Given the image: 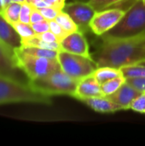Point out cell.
Instances as JSON below:
<instances>
[{"label": "cell", "instance_id": "8fae6325", "mask_svg": "<svg viewBox=\"0 0 145 146\" xmlns=\"http://www.w3.org/2000/svg\"><path fill=\"white\" fill-rule=\"evenodd\" d=\"M101 96H103L101 90V85L93 74H91L79 81L73 98L82 101L86 98Z\"/></svg>", "mask_w": 145, "mask_h": 146}, {"label": "cell", "instance_id": "7c38bea8", "mask_svg": "<svg viewBox=\"0 0 145 146\" xmlns=\"http://www.w3.org/2000/svg\"><path fill=\"white\" fill-rule=\"evenodd\" d=\"M20 71L21 70L16 63L15 56L0 44V75L24 82L21 79Z\"/></svg>", "mask_w": 145, "mask_h": 146}, {"label": "cell", "instance_id": "9c48e42d", "mask_svg": "<svg viewBox=\"0 0 145 146\" xmlns=\"http://www.w3.org/2000/svg\"><path fill=\"white\" fill-rule=\"evenodd\" d=\"M0 44L15 56V50L22 46L21 38L15 27L0 13Z\"/></svg>", "mask_w": 145, "mask_h": 146}, {"label": "cell", "instance_id": "5bb4252c", "mask_svg": "<svg viewBox=\"0 0 145 146\" xmlns=\"http://www.w3.org/2000/svg\"><path fill=\"white\" fill-rule=\"evenodd\" d=\"M91 110L98 113H114L122 110V108L116 103L110 100L108 97L101 96L82 100Z\"/></svg>", "mask_w": 145, "mask_h": 146}, {"label": "cell", "instance_id": "cb8c5ba5", "mask_svg": "<svg viewBox=\"0 0 145 146\" xmlns=\"http://www.w3.org/2000/svg\"><path fill=\"white\" fill-rule=\"evenodd\" d=\"M130 110L138 113L145 114V92H142L132 102Z\"/></svg>", "mask_w": 145, "mask_h": 146}, {"label": "cell", "instance_id": "2e32d148", "mask_svg": "<svg viewBox=\"0 0 145 146\" xmlns=\"http://www.w3.org/2000/svg\"><path fill=\"white\" fill-rule=\"evenodd\" d=\"M93 76L97 79V80L100 83V85L113 80L116 77L123 75L121 68H116L113 67H98L94 73Z\"/></svg>", "mask_w": 145, "mask_h": 146}, {"label": "cell", "instance_id": "74e56055", "mask_svg": "<svg viewBox=\"0 0 145 146\" xmlns=\"http://www.w3.org/2000/svg\"><path fill=\"white\" fill-rule=\"evenodd\" d=\"M138 64H141V65H144V66H145V61H144V62H140V63H138Z\"/></svg>", "mask_w": 145, "mask_h": 146}, {"label": "cell", "instance_id": "f546056e", "mask_svg": "<svg viewBox=\"0 0 145 146\" xmlns=\"http://www.w3.org/2000/svg\"><path fill=\"white\" fill-rule=\"evenodd\" d=\"M36 37H38V38H40V39H42V40H44L45 42H48V43L59 42L57 38H56V36L50 30L47 31V32H44V33H42L36 34Z\"/></svg>", "mask_w": 145, "mask_h": 146}, {"label": "cell", "instance_id": "f1b7e54d", "mask_svg": "<svg viewBox=\"0 0 145 146\" xmlns=\"http://www.w3.org/2000/svg\"><path fill=\"white\" fill-rule=\"evenodd\" d=\"M31 25L37 34L50 31V21H48L46 19H44L41 21L31 24Z\"/></svg>", "mask_w": 145, "mask_h": 146}, {"label": "cell", "instance_id": "484cf974", "mask_svg": "<svg viewBox=\"0 0 145 146\" xmlns=\"http://www.w3.org/2000/svg\"><path fill=\"white\" fill-rule=\"evenodd\" d=\"M50 30L56 36L59 42H61L68 34L64 31V29L56 21V20L50 21Z\"/></svg>", "mask_w": 145, "mask_h": 146}, {"label": "cell", "instance_id": "83f0119b", "mask_svg": "<svg viewBox=\"0 0 145 146\" xmlns=\"http://www.w3.org/2000/svg\"><path fill=\"white\" fill-rule=\"evenodd\" d=\"M132 87L139 91L140 92H145V77L144 78H129L126 80Z\"/></svg>", "mask_w": 145, "mask_h": 146}, {"label": "cell", "instance_id": "ffe728a7", "mask_svg": "<svg viewBox=\"0 0 145 146\" xmlns=\"http://www.w3.org/2000/svg\"><path fill=\"white\" fill-rule=\"evenodd\" d=\"M56 21L64 29V31L68 34L79 31L78 26L73 21V20L69 16V15H68L63 10L60 11V13L56 18Z\"/></svg>", "mask_w": 145, "mask_h": 146}, {"label": "cell", "instance_id": "4316f807", "mask_svg": "<svg viewBox=\"0 0 145 146\" xmlns=\"http://www.w3.org/2000/svg\"><path fill=\"white\" fill-rule=\"evenodd\" d=\"M40 11V13L43 15V16L44 17V19L48 20V21H52V20H56V16L58 15V14L60 13V9L49 6V7H45V8H42L38 9Z\"/></svg>", "mask_w": 145, "mask_h": 146}, {"label": "cell", "instance_id": "ba28073f", "mask_svg": "<svg viewBox=\"0 0 145 146\" xmlns=\"http://www.w3.org/2000/svg\"><path fill=\"white\" fill-rule=\"evenodd\" d=\"M126 11L119 9H108L96 12L92 18L90 27L97 35L102 36L112 29L124 16Z\"/></svg>", "mask_w": 145, "mask_h": 146}, {"label": "cell", "instance_id": "d6a6232c", "mask_svg": "<svg viewBox=\"0 0 145 146\" xmlns=\"http://www.w3.org/2000/svg\"><path fill=\"white\" fill-rule=\"evenodd\" d=\"M31 5H32L34 8H36V9H42V8H45V7H49V6H50L44 0H40V1L35 3H33V4H31Z\"/></svg>", "mask_w": 145, "mask_h": 146}, {"label": "cell", "instance_id": "d6986e66", "mask_svg": "<svg viewBox=\"0 0 145 146\" xmlns=\"http://www.w3.org/2000/svg\"><path fill=\"white\" fill-rule=\"evenodd\" d=\"M21 9V3L12 2L8 4L4 9L1 12L3 16L11 24L19 21L20 20V13Z\"/></svg>", "mask_w": 145, "mask_h": 146}, {"label": "cell", "instance_id": "6da1fadb", "mask_svg": "<svg viewBox=\"0 0 145 146\" xmlns=\"http://www.w3.org/2000/svg\"><path fill=\"white\" fill-rule=\"evenodd\" d=\"M98 67L121 68L145 61V36L103 39L94 58Z\"/></svg>", "mask_w": 145, "mask_h": 146}, {"label": "cell", "instance_id": "7402d4cb", "mask_svg": "<svg viewBox=\"0 0 145 146\" xmlns=\"http://www.w3.org/2000/svg\"><path fill=\"white\" fill-rule=\"evenodd\" d=\"M121 73L126 79L145 77V66L141 64L128 65L121 68Z\"/></svg>", "mask_w": 145, "mask_h": 146}, {"label": "cell", "instance_id": "603a6c76", "mask_svg": "<svg viewBox=\"0 0 145 146\" xmlns=\"http://www.w3.org/2000/svg\"><path fill=\"white\" fill-rule=\"evenodd\" d=\"M13 27H15V31L18 33V34L21 36V39H26V38H30L34 37L37 33L33 30L31 24H26L23 23L21 21H17L12 24Z\"/></svg>", "mask_w": 145, "mask_h": 146}, {"label": "cell", "instance_id": "277c9868", "mask_svg": "<svg viewBox=\"0 0 145 146\" xmlns=\"http://www.w3.org/2000/svg\"><path fill=\"white\" fill-rule=\"evenodd\" d=\"M79 81L67 74L61 68L44 78L28 81V83L39 92L50 97L54 95L73 97Z\"/></svg>", "mask_w": 145, "mask_h": 146}, {"label": "cell", "instance_id": "f35d334b", "mask_svg": "<svg viewBox=\"0 0 145 146\" xmlns=\"http://www.w3.org/2000/svg\"><path fill=\"white\" fill-rule=\"evenodd\" d=\"M143 1H144V3H145V0H143Z\"/></svg>", "mask_w": 145, "mask_h": 146}, {"label": "cell", "instance_id": "4fadbf2b", "mask_svg": "<svg viewBox=\"0 0 145 146\" xmlns=\"http://www.w3.org/2000/svg\"><path fill=\"white\" fill-rule=\"evenodd\" d=\"M142 92L132 87L126 81L113 94L108 96V98L113 102L119 104L122 110H130L132 102Z\"/></svg>", "mask_w": 145, "mask_h": 146}, {"label": "cell", "instance_id": "836d02e7", "mask_svg": "<svg viewBox=\"0 0 145 146\" xmlns=\"http://www.w3.org/2000/svg\"><path fill=\"white\" fill-rule=\"evenodd\" d=\"M10 3H12V2H10L9 0H0V13L4 9V8L8 5V4H9Z\"/></svg>", "mask_w": 145, "mask_h": 146}, {"label": "cell", "instance_id": "30bf717a", "mask_svg": "<svg viewBox=\"0 0 145 146\" xmlns=\"http://www.w3.org/2000/svg\"><path fill=\"white\" fill-rule=\"evenodd\" d=\"M60 44L62 50L86 57H91L88 42L84 36V33L80 31L69 33L60 42Z\"/></svg>", "mask_w": 145, "mask_h": 146}, {"label": "cell", "instance_id": "5b68a950", "mask_svg": "<svg viewBox=\"0 0 145 146\" xmlns=\"http://www.w3.org/2000/svg\"><path fill=\"white\" fill-rule=\"evenodd\" d=\"M15 60L20 69L26 75L28 81L46 77L53 72L61 69L57 59L38 57L15 50Z\"/></svg>", "mask_w": 145, "mask_h": 146}, {"label": "cell", "instance_id": "e0dca14e", "mask_svg": "<svg viewBox=\"0 0 145 146\" xmlns=\"http://www.w3.org/2000/svg\"><path fill=\"white\" fill-rule=\"evenodd\" d=\"M18 50L20 51L28 54V55L38 56V57H45V58H49V59H57V56H58V52H59L58 50L34 47V46H21Z\"/></svg>", "mask_w": 145, "mask_h": 146}, {"label": "cell", "instance_id": "e575fe53", "mask_svg": "<svg viewBox=\"0 0 145 146\" xmlns=\"http://www.w3.org/2000/svg\"><path fill=\"white\" fill-rule=\"evenodd\" d=\"M25 1H26V3H29V4H33V3H35L40 1V0H25Z\"/></svg>", "mask_w": 145, "mask_h": 146}, {"label": "cell", "instance_id": "8d00e7d4", "mask_svg": "<svg viewBox=\"0 0 145 146\" xmlns=\"http://www.w3.org/2000/svg\"><path fill=\"white\" fill-rule=\"evenodd\" d=\"M75 1H79V2H85V3H89L91 0H75Z\"/></svg>", "mask_w": 145, "mask_h": 146}, {"label": "cell", "instance_id": "1f68e13d", "mask_svg": "<svg viewBox=\"0 0 145 146\" xmlns=\"http://www.w3.org/2000/svg\"><path fill=\"white\" fill-rule=\"evenodd\" d=\"M51 7H54V8H56L60 10H62L64 5L66 4L65 3V1L66 0H44Z\"/></svg>", "mask_w": 145, "mask_h": 146}, {"label": "cell", "instance_id": "8992f818", "mask_svg": "<svg viewBox=\"0 0 145 146\" xmlns=\"http://www.w3.org/2000/svg\"><path fill=\"white\" fill-rule=\"evenodd\" d=\"M57 60L62 71L77 80L92 74L98 68L92 57H86L64 50L58 52Z\"/></svg>", "mask_w": 145, "mask_h": 146}, {"label": "cell", "instance_id": "9a60e30c", "mask_svg": "<svg viewBox=\"0 0 145 146\" xmlns=\"http://www.w3.org/2000/svg\"><path fill=\"white\" fill-rule=\"evenodd\" d=\"M137 0H91L89 3L97 11L108 9H119L126 11Z\"/></svg>", "mask_w": 145, "mask_h": 146}, {"label": "cell", "instance_id": "3957f363", "mask_svg": "<svg viewBox=\"0 0 145 146\" xmlns=\"http://www.w3.org/2000/svg\"><path fill=\"white\" fill-rule=\"evenodd\" d=\"M143 36H145V3L143 0H137L121 20L101 37L102 39H117Z\"/></svg>", "mask_w": 145, "mask_h": 146}, {"label": "cell", "instance_id": "d590c367", "mask_svg": "<svg viewBox=\"0 0 145 146\" xmlns=\"http://www.w3.org/2000/svg\"><path fill=\"white\" fill-rule=\"evenodd\" d=\"M12 2H15V3H26L25 0H12Z\"/></svg>", "mask_w": 145, "mask_h": 146}, {"label": "cell", "instance_id": "7a4b0ae2", "mask_svg": "<svg viewBox=\"0 0 145 146\" xmlns=\"http://www.w3.org/2000/svg\"><path fill=\"white\" fill-rule=\"evenodd\" d=\"M50 96L39 92L28 82L0 75V105L18 103L50 104Z\"/></svg>", "mask_w": 145, "mask_h": 146}, {"label": "cell", "instance_id": "4dcf8cb0", "mask_svg": "<svg viewBox=\"0 0 145 146\" xmlns=\"http://www.w3.org/2000/svg\"><path fill=\"white\" fill-rule=\"evenodd\" d=\"M43 20H44V17L43 16V15L40 13V11L38 9H36V8H34L32 6V10L31 18H30V23L31 24H33V23L41 21Z\"/></svg>", "mask_w": 145, "mask_h": 146}, {"label": "cell", "instance_id": "44dd1931", "mask_svg": "<svg viewBox=\"0 0 145 146\" xmlns=\"http://www.w3.org/2000/svg\"><path fill=\"white\" fill-rule=\"evenodd\" d=\"M126 79L121 75L119 77H116L113 80H110L103 84L101 85V90H102V93L103 96L108 97L113 93H115L125 82H126Z\"/></svg>", "mask_w": 145, "mask_h": 146}, {"label": "cell", "instance_id": "d4e9b609", "mask_svg": "<svg viewBox=\"0 0 145 146\" xmlns=\"http://www.w3.org/2000/svg\"><path fill=\"white\" fill-rule=\"evenodd\" d=\"M32 10V6L27 3H21V13H20V20L19 21L26 23V24H31L30 23V18H31V14Z\"/></svg>", "mask_w": 145, "mask_h": 146}, {"label": "cell", "instance_id": "ac0fdd59", "mask_svg": "<svg viewBox=\"0 0 145 146\" xmlns=\"http://www.w3.org/2000/svg\"><path fill=\"white\" fill-rule=\"evenodd\" d=\"M22 46H34V47H39V48H44L49 50H62L61 44L59 42H53V43H48L45 42L38 37L36 35L30 38L21 39Z\"/></svg>", "mask_w": 145, "mask_h": 146}, {"label": "cell", "instance_id": "52a82bcc", "mask_svg": "<svg viewBox=\"0 0 145 146\" xmlns=\"http://www.w3.org/2000/svg\"><path fill=\"white\" fill-rule=\"evenodd\" d=\"M62 10L69 15L80 32L84 33L91 29L90 23L96 14V10L89 3L74 1L66 3Z\"/></svg>", "mask_w": 145, "mask_h": 146}]
</instances>
